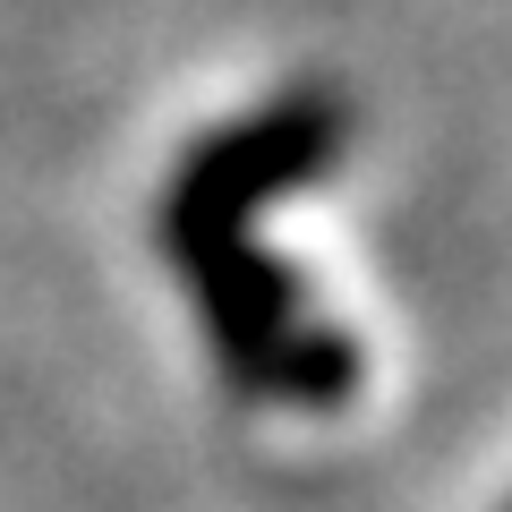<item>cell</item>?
<instances>
[{"label": "cell", "mask_w": 512, "mask_h": 512, "mask_svg": "<svg viewBox=\"0 0 512 512\" xmlns=\"http://www.w3.org/2000/svg\"><path fill=\"white\" fill-rule=\"evenodd\" d=\"M342 137H350V111H342L333 86H299V94H282V103L248 111V120L214 128V137L171 171L163 205H154L163 256L197 265V256L222 248V239H248L256 214H265L274 197L325 180L333 154H342Z\"/></svg>", "instance_id": "1"}, {"label": "cell", "mask_w": 512, "mask_h": 512, "mask_svg": "<svg viewBox=\"0 0 512 512\" xmlns=\"http://www.w3.org/2000/svg\"><path fill=\"white\" fill-rule=\"evenodd\" d=\"M188 282H197V316H205V342H214L222 376L239 393H256L274 350L308 325V299H299L291 265H274L256 239H222V248H205L188 265Z\"/></svg>", "instance_id": "2"}, {"label": "cell", "mask_w": 512, "mask_h": 512, "mask_svg": "<svg viewBox=\"0 0 512 512\" xmlns=\"http://www.w3.org/2000/svg\"><path fill=\"white\" fill-rule=\"evenodd\" d=\"M350 393H359V342L325 316H308L274 350V367L256 376V402H282V410H342Z\"/></svg>", "instance_id": "3"}]
</instances>
